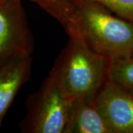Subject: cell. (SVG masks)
<instances>
[{"label": "cell", "mask_w": 133, "mask_h": 133, "mask_svg": "<svg viewBox=\"0 0 133 133\" xmlns=\"http://www.w3.org/2000/svg\"><path fill=\"white\" fill-rule=\"evenodd\" d=\"M118 16L133 22V0H92Z\"/></svg>", "instance_id": "cell-9"}, {"label": "cell", "mask_w": 133, "mask_h": 133, "mask_svg": "<svg viewBox=\"0 0 133 133\" xmlns=\"http://www.w3.org/2000/svg\"><path fill=\"white\" fill-rule=\"evenodd\" d=\"M107 80L133 92V56L109 60Z\"/></svg>", "instance_id": "cell-8"}, {"label": "cell", "mask_w": 133, "mask_h": 133, "mask_svg": "<svg viewBox=\"0 0 133 133\" xmlns=\"http://www.w3.org/2000/svg\"><path fill=\"white\" fill-rule=\"evenodd\" d=\"M95 99L71 100L64 133H111Z\"/></svg>", "instance_id": "cell-7"}, {"label": "cell", "mask_w": 133, "mask_h": 133, "mask_svg": "<svg viewBox=\"0 0 133 133\" xmlns=\"http://www.w3.org/2000/svg\"><path fill=\"white\" fill-rule=\"evenodd\" d=\"M71 98L52 68L36 92L26 100L27 114L19 123L24 133H64Z\"/></svg>", "instance_id": "cell-3"}, {"label": "cell", "mask_w": 133, "mask_h": 133, "mask_svg": "<svg viewBox=\"0 0 133 133\" xmlns=\"http://www.w3.org/2000/svg\"><path fill=\"white\" fill-rule=\"evenodd\" d=\"M32 57H16L0 64V127L22 86L28 81Z\"/></svg>", "instance_id": "cell-6"}, {"label": "cell", "mask_w": 133, "mask_h": 133, "mask_svg": "<svg viewBox=\"0 0 133 133\" xmlns=\"http://www.w3.org/2000/svg\"><path fill=\"white\" fill-rule=\"evenodd\" d=\"M111 133H133V92L107 80L95 99Z\"/></svg>", "instance_id": "cell-5"}, {"label": "cell", "mask_w": 133, "mask_h": 133, "mask_svg": "<svg viewBox=\"0 0 133 133\" xmlns=\"http://www.w3.org/2000/svg\"><path fill=\"white\" fill-rule=\"evenodd\" d=\"M66 33L68 43L52 68L71 99L95 98L107 80L109 60L94 52L76 33Z\"/></svg>", "instance_id": "cell-2"}, {"label": "cell", "mask_w": 133, "mask_h": 133, "mask_svg": "<svg viewBox=\"0 0 133 133\" xmlns=\"http://www.w3.org/2000/svg\"><path fill=\"white\" fill-rule=\"evenodd\" d=\"M33 50L22 0H0V64L14 58L30 56Z\"/></svg>", "instance_id": "cell-4"}, {"label": "cell", "mask_w": 133, "mask_h": 133, "mask_svg": "<svg viewBox=\"0 0 133 133\" xmlns=\"http://www.w3.org/2000/svg\"><path fill=\"white\" fill-rule=\"evenodd\" d=\"M64 28L109 60L133 56V22L95 1L81 0Z\"/></svg>", "instance_id": "cell-1"}]
</instances>
